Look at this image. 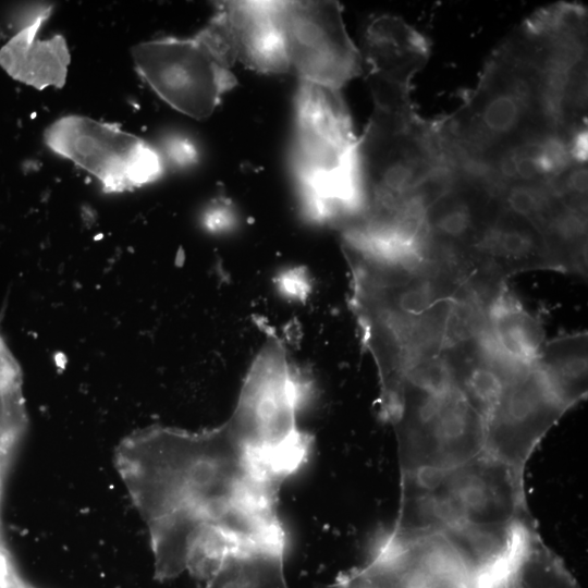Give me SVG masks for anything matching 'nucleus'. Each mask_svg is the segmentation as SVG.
Returning a JSON list of instances; mask_svg holds the SVG:
<instances>
[{"label":"nucleus","instance_id":"1","mask_svg":"<svg viewBox=\"0 0 588 588\" xmlns=\"http://www.w3.org/2000/svg\"><path fill=\"white\" fill-rule=\"evenodd\" d=\"M310 445L294 417L247 393L215 429L152 426L127 436L118 471L148 528L157 577L207 578L232 546L286 539L278 490Z\"/></svg>","mask_w":588,"mask_h":588},{"label":"nucleus","instance_id":"2","mask_svg":"<svg viewBox=\"0 0 588 588\" xmlns=\"http://www.w3.org/2000/svg\"><path fill=\"white\" fill-rule=\"evenodd\" d=\"M587 65L524 21L488 58L461 105L434 119L457 169L479 175L507 150L586 127Z\"/></svg>","mask_w":588,"mask_h":588},{"label":"nucleus","instance_id":"3","mask_svg":"<svg viewBox=\"0 0 588 588\" xmlns=\"http://www.w3.org/2000/svg\"><path fill=\"white\" fill-rule=\"evenodd\" d=\"M372 101L355 152L362 211L347 224L391 219L415 198L431 196L456 169L434 120L419 117L412 102Z\"/></svg>","mask_w":588,"mask_h":588},{"label":"nucleus","instance_id":"4","mask_svg":"<svg viewBox=\"0 0 588 588\" xmlns=\"http://www.w3.org/2000/svg\"><path fill=\"white\" fill-rule=\"evenodd\" d=\"M531 517L524 471L485 450L456 467L401 474L392 532L507 530Z\"/></svg>","mask_w":588,"mask_h":588},{"label":"nucleus","instance_id":"5","mask_svg":"<svg viewBox=\"0 0 588 588\" xmlns=\"http://www.w3.org/2000/svg\"><path fill=\"white\" fill-rule=\"evenodd\" d=\"M356 144L340 90L302 81L293 163L303 211L310 220L344 225L359 216Z\"/></svg>","mask_w":588,"mask_h":588},{"label":"nucleus","instance_id":"6","mask_svg":"<svg viewBox=\"0 0 588 588\" xmlns=\"http://www.w3.org/2000/svg\"><path fill=\"white\" fill-rule=\"evenodd\" d=\"M132 58L138 74L175 110L194 119L208 118L236 79L237 60L222 10L191 38H161L137 44Z\"/></svg>","mask_w":588,"mask_h":588},{"label":"nucleus","instance_id":"7","mask_svg":"<svg viewBox=\"0 0 588 588\" xmlns=\"http://www.w3.org/2000/svg\"><path fill=\"white\" fill-rule=\"evenodd\" d=\"M387 420L395 431L401 474L450 469L485 450V418L453 383L405 382Z\"/></svg>","mask_w":588,"mask_h":588},{"label":"nucleus","instance_id":"8","mask_svg":"<svg viewBox=\"0 0 588 588\" xmlns=\"http://www.w3.org/2000/svg\"><path fill=\"white\" fill-rule=\"evenodd\" d=\"M46 145L94 175L106 193L132 191L163 172L159 152L117 124L66 115L45 132Z\"/></svg>","mask_w":588,"mask_h":588},{"label":"nucleus","instance_id":"9","mask_svg":"<svg viewBox=\"0 0 588 588\" xmlns=\"http://www.w3.org/2000/svg\"><path fill=\"white\" fill-rule=\"evenodd\" d=\"M290 65L302 81L339 89L363 73L336 1H280L278 10Z\"/></svg>","mask_w":588,"mask_h":588},{"label":"nucleus","instance_id":"10","mask_svg":"<svg viewBox=\"0 0 588 588\" xmlns=\"http://www.w3.org/2000/svg\"><path fill=\"white\" fill-rule=\"evenodd\" d=\"M568 409L532 363L503 384L485 419V451L524 471L536 446Z\"/></svg>","mask_w":588,"mask_h":588},{"label":"nucleus","instance_id":"11","mask_svg":"<svg viewBox=\"0 0 588 588\" xmlns=\"http://www.w3.org/2000/svg\"><path fill=\"white\" fill-rule=\"evenodd\" d=\"M501 206L494 185L456 168L426 205L425 250L466 264Z\"/></svg>","mask_w":588,"mask_h":588},{"label":"nucleus","instance_id":"12","mask_svg":"<svg viewBox=\"0 0 588 588\" xmlns=\"http://www.w3.org/2000/svg\"><path fill=\"white\" fill-rule=\"evenodd\" d=\"M466 262L495 284L520 272L561 268L541 232L528 220L501 206Z\"/></svg>","mask_w":588,"mask_h":588},{"label":"nucleus","instance_id":"13","mask_svg":"<svg viewBox=\"0 0 588 588\" xmlns=\"http://www.w3.org/2000/svg\"><path fill=\"white\" fill-rule=\"evenodd\" d=\"M52 5L30 10L25 24L0 49V65L14 79L36 89L61 88L66 81L70 52L63 36L38 39L42 24L49 19Z\"/></svg>","mask_w":588,"mask_h":588},{"label":"nucleus","instance_id":"14","mask_svg":"<svg viewBox=\"0 0 588 588\" xmlns=\"http://www.w3.org/2000/svg\"><path fill=\"white\" fill-rule=\"evenodd\" d=\"M363 50L367 75L406 88H412L413 78L430 56L428 39L401 17L389 14L368 23Z\"/></svg>","mask_w":588,"mask_h":588},{"label":"nucleus","instance_id":"15","mask_svg":"<svg viewBox=\"0 0 588 588\" xmlns=\"http://www.w3.org/2000/svg\"><path fill=\"white\" fill-rule=\"evenodd\" d=\"M279 2L217 3L228 21L237 60L258 72L284 73L291 66L278 16Z\"/></svg>","mask_w":588,"mask_h":588},{"label":"nucleus","instance_id":"16","mask_svg":"<svg viewBox=\"0 0 588 588\" xmlns=\"http://www.w3.org/2000/svg\"><path fill=\"white\" fill-rule=\"evenodd\" d=\"M286 540L233 546L219 558L206 588H289L284 575Z\"/></svg>","mask_w":588,"mask_h":588},{"label":"nucleus","instance_id":"17","mask_svg":"<svg viewBox=\"0 0 588 588\" xmlns=\"http://www.w3.org/2000/svg\"><path fill=\"white\" fill-rule=\"evenodd\" d=\"M487 326L497 347L520 364L535 363L547 341L540 320L522 305L507 285L488 305Z\"/></svg>","mask_w":588,"mask_h":588},{"label":"nucleus","instance_id":"18","mask_svg":"<svg viewBox=\"0 0 588 588\" xmlns=\"http://www.w3.org/2000/svg\"><path fill=\"white\" fill-rule=\"evenodd\" d=\"M587 332L566 333L546 341L535 362L569 408L587 396Z\"/></svg>","mask_w":588,"mask_h":588},{"label":"nucleus","instance_id":"19","mask_svg":"<svg viewBox=\"0 0 588 588\" xmlns=\"http://www.w3.org/2000/svg\"><path fill=\"white\" fill-rule=\"evenodd\" d=\"M497 588H580L540 539L534 520L524 529L512 566Z\"/></svg>","mask_w":588,"mask_h":588},{"label":"nucleus","instance_id":"20","mask_svg":"<svg viewBox=\"0 0 588 588\" xmlns=\"http://www.w3.org/2000/svg\"><path fill=\"white\" fill-rule=\"evenodd\" d=\"M203 223L208 231L225 232L235 224L233 206L225 199L213 200L203 215Z\"/></svg>","mask_w":588,"mask_h":588},{"label":"nucleus","instance_id":"21","mask_svg":"<svg viewBox=\"0 0 588 588\" xmlns=\"http://www.w3.org/2000/svg\"><path fill=\"white\" fill-rule=\"evenodd\" d=\"M164 151L174 164L179 167H188L198 159L196 146L187 138L181 135H173L166 139Z\"/></svg>","mask_w":588,"mask_h":588},{"label":"nucleus","instance_id":"22","mask_svg":"<svg viewBox=\"0 0 588 588\" xmlns=\"http://www.w3.org/2000/svg\"><path fill=\"white\" fill-rule=\"evenodd\" d=\"M277 284L286 296L303 298L309 287L302 270H284L277 279Z\"/></svg>","mask_w":588,"mask_h":588},{"label":"nucleus","instance_id":"23","mask_svg":"<svg viewBox=\"0 0 588 588\" xmlns=\"http://www.w3.org/2000/svg\"><path fill=\"white\" fill-rule=\"evenodd\" d=\"M12 449L13 446H10V445L0 446V450H12ZM7 455H8V452H0V469L2 468L1 466L4 464Z\"/></svg>","mask_w":588,"mask_h":588},{"label":"nucleus","instance_id":"24","mask_svg":"<svg viewBox=\"0 0 588 588\" xmlns=\"http://www.w3.org/2000/svg\"><path fill=\"white\" fill-rule=\"evenodd\" d=\"M463 588H468V587H463Z\"/></svg>","mask_w":588,"mask_h":588}]
</instances>
